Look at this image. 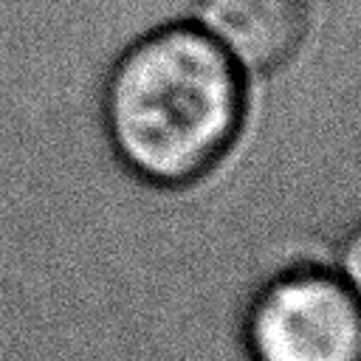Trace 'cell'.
Wrapping results in <instances>:
<instances>
[{"label": "cell", "instance_id": "3", "mask_svg": "<svg viewBox=\"0 0 361 361\" xmlns=\"http://www.w3.org/2000/svg\"><path fill=\"white\" fill-rule=\"evenodd\" d=\"M192 23L245 73L285 68L310 31L307 0H195Z\"/></svg>", "mask_w": 361, "mask_h": 361}, {"label": "cell", "instance_id": "1", "mask_svg": "<svg viewBox=\"0 0 361 361\" xmlns=\"http://www.w3.org/2000/svg\"><path fill=\"white\" fill-rule=\"evenodd\" d=\"M245 73L192 20L135 31L99 85V127L116 166L147 189L203 180L245 124Z\"/></svg>", "mask_w": 361, "mask_h": 361}, {"label": "cell", "instance_id": "4", "mask_svg": "<svg viewBox=\"0 0 361 361\" xmlns=\"http://www.w3.org/2000/svg\"><path fill=\"white\" fill-rule=\"evenodd\" d=\"M344 282L353 288V293L361 299V220H355L347 234L341 237L336 248V265H333Z\"/></svg>", "mask_w": 361, "mask_h": 361}, {"label": "cell", "instance_id": "2", "mask_svg": "<svg viewBox=\"0 0 361 361\" xmlns=\"http://www.w3.org/2000/svg\"><path fill=\"white\" fill-rule=\"evenodd\" d=\"M248 361H361V299L319 262L268 274L240 316Z\"/></svg>", "mask_w": 361, "mask_h": 361}]
</instances>
